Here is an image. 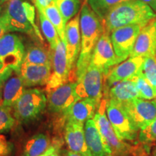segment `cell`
<instances>
[{"label": "cell", "instance_id": "obj_1", "mask_svg": "<svg viewBox=\"0 0 156 156\" xmlns=\"http://www.w3.org/2000/svg\"><path fill=\"white\" fill-rule=\"evenodd\" d=\"M91 54H80L77 59L75 67L77 92L80 99H90L100 106L106 75L91 62Z\"/></svg>", "mask_w": 156, "mask_h": 156}, {"label": "cell", "instance_id": "obj_2", "mask_svg": "<svg viewBox=\"0 0 156 156\" xmlns=\"http://www.w3.org/2000/svg\"><path fill=\"white\" fill-rule=\"evenodd\" d=\"M156 17V13L142 0H129L112 9L103 20L104 29L109 34L127 25L144 27Z\"/></svg>", "mask_w": 156, "mask_h": 156}, {"label": "cell", "instance_id": "obj_3", "mask_svg": "<svg viewBox=\"0 0 156 156\" xmlns=\"http://www.w3.org/2000/svg\"><path fill=\"white\" fill-rule=\"evenodd\" d=\"M47 106V96L41 90L26 89L12 110L15 119L20 122L28 123L36 120L43 114Z\"/></svg>", "mask_w": 156, "mask_h": 156}, {"label": "cell", "instance_id": "obj_4", "mask_svg": "<svg viewBox=\"0 0 156 156\" xmlns=\"http://www.w3.org/2000/svg\"><path fill=\"white\" fill-rule=\"evenodd\" d=\"M106 112L118 138L122 141L134 142L139 138L140 130L121 103L106 99Z\"/></svg>", "mask_w": 156, "mask_h": 156}, {"label": "cell", "instance_id": "obj_5", "mask_svg": "<svg viewBox=\"0 0 156 156\" xmlns=\"http://www.w3.org/2000/svg\"><path fill=\"white\" fill-rule=\"evenodd\" d=\"M80 26L81 34L80 55L92 53L95 44L104 31L103 21L85 3L82 7L80 15Z\"/></svg>", "mask_w": 156, "mask_h": 156}, {"label": "cell", "instance_id": "obj_6", "mask_svg": "<svg viewBox=\"0 0 156 156\" xmlns=\"http://www.w3.org/2000/svg\"><path fill=\"white\" fill-rule=\"evenodd\" d=\"M93 120L111 156H124L129 153L131 147L124 141L119 140L109 122L106 112V100H102L95 113Z\"/></svg>", "mask_w": 156, "mask_h": 156}, {"label": "cell", "instance_id": "obj_7", "mask_svg": "<svg viewBox=\"0 0 156 156\" xmlns=\"http://www.w3.org/2000/svg\"><path fill=\"white\" fill-rule=\"evenodd\" d=\"M23 1L24 0H9L4 4L2 8H0L2 18L8 32L24 33L30 36L33 40L41 43L27 19L23 9Z\"/></svg>", "mask_w": 156, "mask_h": 156}, {"label": "cell", "instance_id": "obj_8", "mask_svg": "<svg viewBox=\"0 0 156 156\" xmlns=\"http://www.w3.org/2000/svg\"><path fill=\"white\" fill-rule=\"evenodd\" d=\"M52 51L51 75L46 85V92L67 83L73 69L68 60L65 43L60 40L56 47Z\"/></svg>", "mask_w": 156, "mask_h": 156}, {"label": "cell", "instance_id": "obj_9", "mask_svg": "<svg viewBox=\"0 0 156 156\" xmlns=\"http://www.w3.org/2000/svg\"><path fill=\"white\" fill-rule=\"evenodd\" d=\"M25 53L22 38L7 33L0 39V62L14 71H19Z\"/></svg>", "mask_w": 156, "mask_h": 156}, {"label": "cell", "instance_id": "obj_10", "mask_svg": "<svg viewBox=\"0 0 156 156\" xmlns=\"http://www.w3.org/2000/svg\"><path fill=\"white\" fill-rule=\"evenodd\" d=\"M91 62L107 76L112 67L122 62L115 54L110 34L104 29L91 54Z\"/></svg>", "mask_w": 156, "mask_h": 156}, {"label": "cell", "instance_id": "obj_11", "mask_svg": "<svg viewBox=\"0 0 156 156\" xmlns=\"http://www.w3.org/2000/svg\"><path fill=\"white\" fill-rule=\"evenodd\" d=\"M47 93V106L49 112L62 114L80 100L77 92V83L67 82Z\"/></svg>", "mask_w": 156, "mask_h": 156}, {"label": "cell", "instance_id": "obj_12", "mask_svg": "<svg viewBox=\"0 0 156 156\" xmlns=\"http://www.w3.org/2000/svg\"><path fill=\"white\" fill-rule=\"evenodd\" d=\"M142 28L140 25H127L115 29L110 34L115 54L122 62L131 55Z\"/></svg>", "mask_w": 156, "mask_h": 156}, {"label": "cell", "instance_id": "obj_13", "mask_svg": "<svg viewBox=\"0 0 156 156\" xmlns=\"http://www.w3.org/2000/svg\"><path fill=\"white\" fill-rule=\"evenodd\" d=\"M121 103L140 130L156 119V99L149 101L137 98Z\"/></svg>", "mask_w": 156, "mask_h": 156}, {"label": "cell", "instance_id": "obj_14", "mask_svg": "<svg viewBox=\"0 0 156 156\" xmlns=\"http://www.w3.org/2000/svg\"><path fill=\"white\" fill-rule=\"evenodd\" d=\"M143 63L144 58L136 56L129 57L125 61L114 66L106 77L105 90L121 81L133 80L142 75Z\"/></svg>", "mask_w": 156, "mask_h": 156}, {"label": "cell", "instance_id": "obj_15", "mask_svg": "<svg viewBox=\"0 0 156 156\" xmlns=\"http://www.w3.org/2000/svg\"><path fill=\"white\" fill-rule=\"evenodd\" d=\"M156 56V17L142 27L129 57Z\"/></svg>", "mask_w": 156, "mask_h": 156}, {"label": "cell", "instance_id": "obj_16", "mask_svg": "<svg viewBox=\"0 0 156 156\" xmlns=\"http://www.w3.org/2000/svg\"><path fill=\"white\" fill-rule=\"evenodd\" d=\"M65 46L68 60L74 68L77 64L81 51V34L80 26V15L70 20L65 30Z\"/></svg>", "mask_w": 156, "mask_h": 156}, {"label": "cell", "instance_id": "obj_17", "mask_svg": "<svg viewBox=\"0 0 156 156\" xmlns=\"http://www.w3.org/2000/svg\"><path fill=\"white\" fill-rule=\"evenodd\" d=\"M85 124L67 122L64 127V140L69 151L81 156H90L85 140Z\"/></svg>", "mask_w": 156, "mask_h": 156}, {"label": "cell", "instance_id": "obj_18", "mask_svg": "<svg viewBox=\"0 0 156 156\" xmlns=\"http://www.w3.org/2000/svg\"><path fill=\"white\" fill-rule=\"evenodd\" d=\"M51 66L23 63L18 73L25 87L47 85L51 75Z\"/></svg>", "mask_w": 156, "mask_h": 156}, {"label": "cell", "instance_id": "obj_19", "mask_svg": "<svg viewBox=\"0 0 156 156\" xmlns=\"http://www.w3.org/2000/svg\"><path fill=\"white\" fill-rule=\"evenodd\" d=\"M99 106L92 100L80 99L62 114L66 122H73L85 124L87 120L93 119Z\"/></svg>", "mask_w": 156, "mask_h": 156}, {"label": "cell", "instance_id": "obj_20", "mask_svg": "<svg viewBox=\"0 0 156 156\" xmlns=\"http://www.w3.org/2000/svg\"><path fill=\"white\" fill-rule=\"evenodd\" d=\"M26 87L17 71H13L12 75L6 80L3 87V98L2 106L12 108L23 94Z\"/></svg>", "mask_w": 156, "mask_h": 156}, {"label": "cell", "instance_id": "obj_21", "mask_svg": "<svg viewBox=\"0 0 156 156\" xmlns=\"http://www.w3.org/2000/svg\"><path fill=\"white\" fill-rule=\"evenodd\" d=\"M85 140L90 156H111L106 150L95 121L87 120L84 126Z\"/></svg>", "mask_w": 156, "mask_h": 156}, {"label": "cell", "instance_id": "obj_22", "mask_svg": "<svg viewBox=\"0 0 156 156\" xmlns=\"http://www.w3.org/2000/svg\"><path fill=\"white\" fill-rule=\"evenodd\" d=\"M104 93L106 94L107 98L116 101L119 103H125L139 98L134 80L121 81L114 84L105 90Z\"/></svg>", "mask_w": 156, "mask_h": 156}, {"label": "cell", "instance_id": "obj_23", "mask_svg": "<svg viewBox=\"0 0 156 156\" xmlns=\"http://www.w3.org/2000/svg\"><path fill=\"white\" fill-rule=\"evenodd\" d=\"M53 51L41 43L29 46L25 50L23 63L38 65H52Z\"/></svg>", "mask_w": 156, "mask_h": 156}, {"label": "cell", "instance_id": "obj_24", "mask_svg": "<svg viewBox=\"0 0 156 156\" xmlns=\"http://www.w3.org/2000/svg\"><path fill=\"white\" fill-rule=\"evenodd\" d=\"M51 145L50 138L46 134L40 133L33 136L25 144L23 156H40Z\"/></svg>", "mask_w": 156, "mask_h": 156}, {"label": "cell", "instance_id": "obj_25", "mask_svg": "<svg viewBox=\"0 0 156 156\" xmlns=\"http://www.w3.org/2000/svg\"><path fill=\"white\" fill-rule=\"evenodd\" d=\"M39 10L42 11V12L54 25V26L57 30L61 41L65 42V30L67 23L64 20L58 9L56 8L54 3L52 2L47 7L43 9H39Z\"/></svg>", "mask_w": 156, "mask_h": 156}, {"label": "cell", "instance_id": "obj_26", "mask_svg": "<svg viewBox=\"0 0 156 156\" xmlns=\"http://www.w3.org/2000/svg\"><path fill=\"white\" fill-rule=\"evenodd\" d=\"M37 10H38V18L43 34L44 35L45 38L47 40L48 44H49V47L51 48V50H54L61 39L59 38L57 30L51 22L46 17V15L42 12V11L39 10V9H37Z\"/></svg>", "mask_w": 156, "mask_h": 156}, {"label": "cell", "instance_id": "obj_27", "mask_svg": "<svg viewBox=\"0 0 156 156\" xmlns=\"http://www.w3.org/2000/svg\"><path fill=\"white\" fill-rule=\"evenodd\" d=\"M53 2L66 23L78 14L80 7V0H54Z\"/></svg>", "mask_w": 156, "mask_h": 156}, {"label": "cell", "instance_id": "obj_28", "mask_svg": "<svg viewBox=\"0 0 156 156\" xmlns=\"http://www.w3.org/2000/svg\"><path fill=\"white\" fill-rule=\"evenodd\" d=\"M126 1L129 0H87V2L103 21L104 17L112 9Z\"/></svg>", "mask_w": 156, "mask_h": 156}, {"label": "cell", "instance_id": "obj_29", "mask_svg": "<svg viewBox=\"0 0 156 156\" xmlns=\"http://www.w3.org/2000/svg\"><path fill=\"white\" fill-rule=\"evenodd\" d=\"M137 89L139 98L153 100L156 98V89L152 86L143 75H140L134 80Z\"/></svg>", "mask_w": 156, "mask_h": 156}, {"label": "cell", "instance_id": "obj_30", "mask_svg": "<svg viewBox=\"0 0 156 156\" xmlns=\"http://www.w3.org/2000/svg\"><path fill=\"white\" fill-rule=\"evenodd\" d=\"M142 75L156 89V56L144 58Z\"/></svg>", "mask_w": 156, "mask_h": 156}, {"label": "cell", "instance_id": "obj_31", "mask_svg": "<svg viewBox=\"0 0 156 156\" xmlns=\"http://www.w3.org/2000/svg\"><path fill=\"white\" fill-rule=\"evenodd\" d=\"M12 108L0 105V134L8 132L15 124Z\"/></svg>", "mask_w": 156, "mask_h": 156}, {"label": "cell", "instance_id": "obj_32", "mask_svg": "<svg viewBox=\"0 0 156 156\" xmlns=\"http://www.w3.org/2000/svg\"><path fill=\"white\" fill-rule=\"evenodd\" d=\"M23 9H24L25 15H26V17L29 21V23H30V25H32V27L34 28L35 32L38 36V38L40 40V41L42 44H44V39L43 38L42 35L41 34L40 30H39L38 27L37 26L36 23V10H35L34 6L30 4L29 2L25 1L24 0L23 2Z\"/></svg>", "mask_w": 156, "mask_h": 156}, {"label": "cell", "instance_id": "obj_33", "mask_svg": "<svg viewBox=\"0 0 156 156\" xmlns=\"http://www.w3.org/2000/svg\"><path fill=\"white\" fill-rule=\"evenodd\" d=\"M139 140L143 143L156 141V119L147 127L140 130Z\"/></svg>", "mask_w": 156, "mask_h": 156}, {"label": "cell", "instance_id": "obj_34", "mask_svg": "<svg viewBox=\"0 0 156 156\" xmlns=\"http://www.w3.org/2000/svg\"><path fill=\"white\" fill-rule=\"evenodd\" d=\"M12 145L7 141L5 136L0 134V156H7L11 153Z\"/></svg>", "mask_w": 156, "mask_h": 156}, {"label": "cell", "instance_id": "obj_35", "mask_svg": "<svg viewBox=\"0 0 156 156\" xmlns=\"http://www.w3.org/2000/svg\"><path fill=\"white\" fill-rule=\"evenodd\" d=\"M61 142L54 141L51 143V145L44 154L40 156H61Z\"/></svg>", "mask_w": 156, "mask_h": 156}, {"label": "cell", "instance_id": "obj_36", "mask_svg": "<svg viewBox=\"0 0 156 156\" xmlns=\"http://www.w3.org/2000/svg\"><path fill=\"white\" fill-rule=\"evenodd\" d=\"M14 70L12 69L0 62V80H6L12 75Z\"/></svg>", "mask_w": 156, "mask_h": 156}, {"label": "cell", "instance_id": "obj_37", "mask_svg": "<svg viewBox=\"0 0 156 156\" xmlns=\"http://www.w3.org/2000/svg\"><path fill=\"white\" fill-rule=\"evenodd\" d=\"M31 1L34 3L37 9H43L49 6L53 2L54 0H31Z\"/></svg>", "mask_w": 156, "mask_h": 156}, {"label": "cell", "instance_id": "obj_38", "mask_svg": "<svg viewBox=\"0 0 156 156\" xmlns=\"http://www.w3.org/2000/svg\"><path fill=\"white\" fill-rule=\"evenodd\" d=\"M7 33H9L8 30H7L5 23H4L2 18L1 13H0V39L2 38V36H5Z\"/></svg>", "mask_w": 156, "mask_h": 156}, {"label": "cell", "instance_id": "obj_39", "mask_svg": "<svg viewBox=\"0 0 156 156\" xmlns=\"http://www.w3.org/2000/svg\"><path fill=\"white\" fill-rule=\"evenodd\" d=\"M151 7V9L156 13V0H142Z\"/></svg>", "mask_w": 156, "mask_h": 156}, {"label": "cell", "instance_id": "obj_40", "mask_svg": "<svg viewBox=\"0 0 156 156\" xmlns=\"http://www.w3.org/2000/svg\"><path fill=\"white\" fill-rule=\"evenodd\" d=\"M5 80H0V105H2V98H3V87L4 84H5Z\"/></svg>", "mask_w": 156, "mask_h": 156}, {"label": "cell", "instance_id": "obj_41", "mask_svg": "<svg viewBox=\"0 0 156 156\" xmlns=\"http://www.w3.org/2000/svg\"><path fill=\"white\" fill-rule=\"evenodd\" d=\"M65 156H81V155H80L79 154L73 153V152L69 151H67V153H66Z\"/></svg>", "mask_w": 156, "mask_h": 156}, {"label": "cell", "instance_id": "obj_42", "mask_svg": "<svg viewBox=\"0 0 156 156\" xmlns=\"http://www.w3.org/2000/svg\"><path fill=\"white\" fill-rule=\"evenodd\" d=\"M151 156H156V145L155 146V147L153 148V151H152Z\"/></svg>", "mask_w": 156, "mask_h": 156}, {"label": "cell", "instance_id": "obj_43", "mask_svg": "<svg viewBox=\"0 0 156 156\" xmlns=\"http://www.w3.org/2000/svg\"><path fill=\"white\" fill-rule=\"evenodd\" d=\"M9 0H0V5H4V4L7 2H8Z\"/></svg>", "mask_w": 156, "mask_h": 156}]
</instances>
